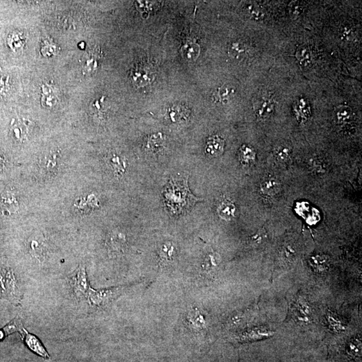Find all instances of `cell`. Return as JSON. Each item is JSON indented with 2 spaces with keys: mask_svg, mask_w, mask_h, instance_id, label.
<instances>
[{
  "mask_svg": "<svg viewBox=\"0 0 362 362\" xmlns=\"http://www.w3.org/2000/svg\"><path fill=\"white\" fill-rule=\"evenodd\" d=\"M55 103H56V97L54 95L52 87L44 86L42 89V104H44L45 106L48 108H51L54 106Z\"/></svg>",
  "mask_w": 362,
  "mask_h": 362,
  "instance_id": "cell-32",
  "label": "cell"
},
{
  "mask_svg": "<svg viewBox=\"0 0 362 362\" xmlns=\"http://www.w3.org/2000/svg\"><path fill=\"white\" fill-rule=\"evenodd\" d=\"M20 332L22 333L24 342L31 351L44 359H50V355L38 337L28 333L24 328Z\"/></svg>",
  "mask_w": 362,
  "mask_h": 362,
  "instance_id": "cell-6",
  "label": "cell"
},
{
  "mask_svg": "<svg viewBox=\"0 0 362 362\" xmlns=\"http://www.w3.org/2000/svg\"><path fill=\"white\" fill-rule=\"evenodd\" d=\"M58 152H51L47 153L40 161L41 168L47 173H52L57 170Z\"/></svg>",
  "mask_w": 362,
  "mask_h": 362,
  "instance_id": "cell-20",
  "label": "cell"
},
{
  "mask_svg": "<svg viewBox=\"0 0 362 362\" xmlns=\"http://www.w3.org/2000/svg\"><path fill=\"white\" fill-rule=\"evenodd\" d=\"M309 264L316 273H322L328 270L330 260L326 255L316 254L310 257Z\"/></svg>",
  "mask_w": 362,
  "mask_h": 362,
  "instance_id": "cell-19",
  "label": "cell"
},
{
  "mask_svg": "<svg viewBox=\"0 0 362 362\" xmlns=\"http://www.w3.org/2000/svg\"><path fill=\"white\" fill-rule=\"evenodd\" d=\"M275 156L278 161L285 162L291 157V149L287 145H280L275 150Z\"/></svg>",
  "mask_w": 362,
  "mask_h": 362,
  "instance_id": "cell-28",
  "label": "cell"
},
{
  "mask_svg": "<svg viewBox=\"0 0 362 362\" xmlns=\"http://www.w3.org/2000/svg\"><path fill=\"white\" fill-rule=\"evenodd\" d=\"M281 189V183L274 176H267L260 183V192L264 196H275L279 193Z\"/></svg>",
  "mask_w": 362,
  "mask_h": 362,
  "instance_id": "cell-12",
  "label": "cell"
},
{
  "mask_svg": "<svg viewBox=\"0 0 362 362\" xmlns=\"http://www.w3.org/2000/svg\"><path fill=\"white\" fill-rule=\"evenodd\" d=\"M268 240V234H267L266 230L261 229L257 232L254 235L251 236L249 242L251 246L253 247L262 246Z\"/></svg>",
  "mask_w": 362,
  "mask_h": 362,
  "instance_id": "cell-29",
  "label": "cell"
},
{
  "mask_svg": "<svg viewBox=\"0 0 362 362\" xmlns=\"http://www.w3.org/2000/svg\"><path fill=\"white\" fill-rule=\"evenodd\" d=\"M248 13L250 14L251 16H252V18H260V12L259 11L258 9H256V8H254L253 6H250V7H248Z\"/></svg>",
  "mask_w": 362,
  "mask_h": 362,
  "instance_id": "cell-38",
  "label": "cell"
},
{
  "mask_svg": "<svg viewBox=\"0 0 362 362\" xmlns=\"http://www.w3.org/2000/svg\"><path fill=\"white\" fill-rule=\"evenodd\" d=\"M347 352L353 358H358L361 354V343L360 339H353L349 341L347 347Z\"/></svg>",
  "mask_w": 362,
  "mask_h": 362,
  "instance_id": "cell-30",
  "label": "cell"
},
{
  "mask_svg": "<svg viewBox=\"0 0 362 362\" xmlns=\"http://www.w3.org/2000/svg\"><path fill=\"white\" fill-rule=\"evenodd\" d=\"M100 51L97 49H93L84 54L81 60L83 73L90 74L96 71L100 66Z\"/></svg>",
  "mask_w": 362,
  "mask_h": 362,
  "instance_id": "cell-7",
  "label": "cell"
},
{
  "mask_svg": "<svg viewBox=\"0 0 362 362\" xmlns=\"http://www.w3.org/2000/svg\"><path fill=\"white\" fill-rule=\"evenodd\" d=\"M126 240L125 236L120 232H114L109 237L107 244L113 253H121L125 246Z\"/></svg>",
  "mask_w": 362,
  "mask_h": 362,
  "instance_id": "cell-17",
  "label": "cell"
},
{
  "mask_svg": "<svg viewBox=\"0 0 362 362\" xmlns=\"http://www.w3.org/2000/svg\"><path fill=\"white\" fill-rule=\"evenodd\" d=\"M24 40L23 34L19 32H14L8 38V44L12 50L16 51L23 47Z\"/></svg>",
  "mask_w": 362,
  "mask_h": 362,
  "instance_id": "cell-26",
  "label": "cell"
},
{
  "mask_svg": "<svg viewBox=\"0 0 362 362\" xmlns=\"http://www.w3.org/2000/svg\"><path fill=\"white\" fill-rule=\"evenodd\" d=\"M188 108L181 105H175L168 110L167 118L172 123H182L187 120L189 116Z\"/></svg>",
  "mask_w": 362,
  "mask_h": 362,
  "instance_id": "cell-14",
  "label": "cell"
},
{
  "mask_svg": "<svg viewBox=\"0 0 362 362\" xmlns=\"http://www.w3.org/2000/svg\"><path fill=\"white\" fill-rule=\"evenodd\" d=\"M200 53V47L195 42L186 43L181 49L180 54L183 58L187 61H195Z\"/></svg>",
  "mask_w": 362,
  "mask_h": 362,
  "instance_id": "cell-21",
  "label": "cell"
},
{
  "mask_svg": "<svg viewBox=\"0 0 362 362\" xmlns=\"http://www.w3.org/2000/svg\"><path fill=\"white\" fill-rule=\"evenodd\" d=\"M235 95V88L229 84H225L215 91L213 95V100L216 104H226L234 98Z\"/></svg>",
  "mask_w": 362,
  "mask_h": 362,
  "instance_id": "cell-11",
  "label": "cell"
},
{
  "mask_svg": "<svg viewBox=\"0 0 362 362\" xmlns=\"http://www.w3.org/2000/svg\"><path fill=\"white\" fill-rule=\"evenodd\" d=\"M271 333L264 332L261 330H254L251 333H244L239 337L240 341H250L258 340V339L264 338V337L270 336Z\"/></svg>",
  "mask_w": 362,
  "mask_h": 362,
  "instance_id": "cell-31",
  "label": "cell"
},
{
  "mask_svg": "<svg viewBox=\"0 0 362 362\" xmlns=\"http://www.w3.org/2000/svg\"><path fill=\"white\" fill-rule=\"evenodd\" d=\"M239 362H240V361H239Z\"/></svg>",
  "mask_w": 362,
  "mask_h": 362,
  "instance_id": "cell-40",
  "label": "cell"
},
{
  "mask_svg": "<svg viewBox=\"0 0 362 362\" xmlns=\"http://www.w3.org/2000/svg\"><path fill=\"white\" fill-rule=\"evenodd\" d=\"M0 292L4 297L10 301L14 302L20 301L19 284L15 274L10 268L0 269Z\"/></svg>",
  "mask_w": 362,
  "mask_h": 362,
  "instance_id": "cell-2",
  "label": "cell"
},
{
  "mask_svg": "<svg viewBox=\"0 0 362 362\" xmlns=\"http://www.w3.org/2000/svg\"><path fill=\"white\" fill-rule=\"evenodd\" d=\"M336 119L339 124H345L352 120L353 112L349 107L339 106L336 110Z\"/></svg>",
  "mask_w": 362,
  "mask_h": 362,
  "instance_id": "cell-24",
  "label": "cell"
},
{
  "mask_svg": "<svg viewBox=\"0 0 362 362\" xmlns=\"http://www.w3.org/2000/svg\"><path fill=\"white\" fill-rule=\"evenodd\" d=\"M30 246L31 252L36 258H40L41 256H44L46 248L42 242H39L38 240H32Z\"/></svg>",
  "mask_w": 362,
  "mask_h": 362,
  "instance_id": "cell-35",
  "label": "cell"
},
{
  "mask_svg": "<svg viewBox=\"0 0 362 362\" xmlns=\"http://www.w3.org/2000/svg\"><path fill=\"white\" fill-rule=\"evenodd\" d=\"M254 109L258 118L267 119L273 114L275 104L272 99L264 98L254 104Z\"/></svg>",
  "mask_w": 362,
  "mask_h": 362,
  "instance_id": "cell-10",
  "label": "cell"
},
{
  "mask_svg": "<svg viewBox=\"0 0 362 362\" xmlns=\"http://www.w3.org/2000/svg\"><path fill=\"white\" fill-rule=\"evenodd\" d=\"M164 139L162 137L161 133L152 135L148 142V148L150 151L156 152L159 151L164 145Z\"/></svg>",
  "mask_w": 362,
  "mask_h": 362,
  "instance_id": "cell-33",
  "label": "cell"
},
{
  "mask_svg": "<svg viewBox=\"0 0 362 362\" xmlns=\"http://www.w3.org/2000/svg\"><path fill=\"white\" fill-rule=\"evenodd\" d=\"M281 256L284 260L291 262L296 256V250L291 245L287 244L283 247L281 250Z\"/></svg>",
  "mask_w": 362,
  "mask_h": 362,
  "instance_id": "cell-36",
  "label": "cell"
},
{
  "mask_svg": "<svg viewBox=\"0 0 362 362\" xmlns=\"http://www.w3.org/2000/svg\"><path fill=\"white\" fill-rule=\"evenodd\" d=\"M18 202L13 193L6 192L0 195V215L8 216L18 210Z\"/></svg>",
  "mask_w": 362,
  "mask_h": 362,
  "instance_id": "cell-8",
  "label": "cell"
},
{
  "mask_svg": "<svg viewBox=\"0 0 362 362\" xmlns=\"http://www.w3.org/2000/svg\"><path fill=\"white\" fill-rule=\"evenodd\" d=\"M329 326L334 332L339 333L344 331L345 326L343 323L339 320L338 316L335 315L334 314L331 313L328 314V318Z\"/></svg>",
  "mask_w": 362,
  "mask_h": 362,
  "instance_id": "cell-34",
  "label": "cell"
},
{
  "mask_svg": "<svg viewBox=\"0 0 362 362\" xmlns=\"http://www.w3.org/2000/svg\"><path fill=\"white\" fill-rule=\"evenodd\" d=\"M28 131V125L23 121H17L11 127L12 134L17 141H24L27 135Z\"/></svg>",
  "mask_w": 362,
  "mask_h": 362,
  "instance_id": "cell-25",
  "label": "cell"
},
{
  "mask_svg": "<svg viewBox=\"0 0 362 362\" xmlns=\"http://www.w3.org/2000/svg\"><path fill=\"white\" fill-rule=\"evenodd\" d=\"M220 263V256L216 253L207 255L203 264V271L208 275H213Z\"/></svg>",
  "mask_w": 362,
  "mask_h": 362,
  "instance_id": "cell-23",
  "label": "cell"
},
{
  "mask_svg": "<svg viewBox=\"0 0 362 362\" xmlns=\"http://www.w3.org/2000/svg\"><path fill=\"white\" fill-rule=\"evenodd\" d=\"M239 159L242 165L245 166L252 165L256 160V152L253 148L248 146H243L240 150Z\"/></svg>",
  "mask_w": 362,
  "mask_h": 362,
  "instance_id": "cell-22",
  "label": "cell"
},
{
  "mask_svg": "<svg viewBox=\"0 0 362 362\" xmlns=\"http://www.w3.org/2000/svg\"><path fill=\"white\" fill-rule=\"evenodd\" d=\"M122 290L123 287H114L96 291L90 288L86 299H88L91 305L103 307L108 305L113 300L118 297Z\"/></svg>",
  "mask_w": 362,
  "mask_h": 362,
  "instance_id": "cell-3",
  "label": "cell"
},
{
  "mask_svg": "<svg viewBox=\"0 0 362 362\" xmlns=\"http://www.w3.org/2000/svg\"><path fill=\"white\" fill-rule=\"evenodd\" d=\"M4 166V160L2 159L1 156H0V170L2 169V167Z\"/></svg>",
  "mask_w": 362,
  "mask_h": 362,
  "instance_id": "cell-39",
  "label": "cell"
},
{
  "mask_svg": "<svg viewBox=\"0 0 362 362\" xmlns=\"http://www.w3.org/2000/svg\"><path fill=\"white\" fill-rule=\"evenodd\" d=\"M129 77L133 85L139 87H144L154 81L155 71L151 64L137 63L131 69Z\"/></svg>",
  "mask_w": 362,
  "mask_h": 362,
  "instance_id": "cell-4",
  "label": "cell"
},
{
  "mask_svg": "<svg viewBox=\"0 0 362 362\" xmlns=\"http://www.w3.org/2000/svg\"><path fill=\"white\" fill-rule=\"evenodd\" d=\"M187 322L191 329L195 332H201L205 329L204 316L201 314L198 309L191 310L187 318Z\"/></svg>",
  "mask_w": 362,
  "mask_h": 362,
  "instance_id": "cell-16",
  "label": "cell"
},
{
  "mask_svg": "<svg viewBox=\"0 0 362 362\" xmlns=\"http://www.w3.org/2000/svg\"><path fill=\"white\" fill-rule=\"evenodd\" d=\"M236 206L233 202L228 199H224L217 207L218 215L226 221H230L235 217Z\"/></svg>",
  "mask_w": 362,
  "mask_h": 362,
  "instance_id": "cell-18",
  "label": "cell"
},
{
  "mask_svg": "<svg viewBox=\"0 0 362 362\" xmlns=\"http://www.w3.org/2000/svg\"><path fill=\"white\" fill-rule=\"evenodd\" d=\"M107 164L117 176H122L127 167V161L120 154L110 153L106 157Z\"/></svg>",
  "mask_w": 362,
  "mask_h": 362,
  "instance_id": "cell-9",
  "label": "cell"
},
{
  "mask_svg": "<svg viewBox=\"0 0 362 362\" xmlns=\"http://www.w3.org/2000/svg\"><path fill=\"white\" fill-rule=\"evenodd\" d=\"M175 254V246L170 242L164 243L160 247L159 250H158L160 264L166 265L170 264L173 260Z\"/></svg>",
  "mask_w": 362,
  "mask_h": 362,
  "instance_id": "cell-15",
  "label": "cell"
},
{
  "mask_svg": "<svg viewBox=\"0 0 362 362\" xmlns=\"http://www.w3.org/2000/svg\"><path fill=\"white\" fill-rule=\"evenodd\" d=\"M247 47L242 42H236L230 47L229 55L232 58L240 59L246 55Z\"/></svg>",
  "mask_w": 362,
  "mask_h": 362,
  "instance_id": "cell-27",
  "label": "cell"
},
{
  "mask_svg": "<svg viewBox=\"0 0 362 362\" xmlns=\"http://www.w3.org/2000/svg\"><path fill=\"white\" fill-rule=\"evenodd\" d=\"M166 206L172 214L191 209L199 199L189 190L187 178L171 177L164 191Z\"/></svg>",
  "mask_w": 362,
  "mask_h": 362,
  "instance_id": "cell-1",
  "label": "cell"
},
{
  "mask_svg": "<svg viewBox=\"0 0 362 362\" xmlns=\"http://www.w3.org/2000/svg\"><path fill=\"white\" fill-rule=\"evenodd\" d=\"M70 283L74 295L77 299H86L91 287L85 267L81 265L78 267L72 275Z\"/></svg>",
  "mask_w": 362,
  "mask_h": 362,
  "instance_id": "cell-5",
  "label": "cell"
},
{
  "mask_svg": "<svg viewBox=\"0 0 362 362\" xmlns=\"http://www.w3.org/2000/svg\"><path fill=\"white\" fill-rule=\"evenodd\" d=\"M224 148L225 141L218 135H213L207 141L205 151L211 157H218L223 154Z\"/></svg>",
  "mask_w": 362,
  "mask_h": 362,
  "instance_id": "cell-13",
  "label": "cell"
},
{
  "mask_svg": "<svg viewBox=\"0 0 362 362\" xmlns=\"http://www.w3.org/2000/svg\"><path fill=\"white\" fill-rule=\"evenodd\" d=\"M56 45L53 44V42H49L48 40L44 41L41 52L44 56H52V55L57 54Z\"/></svg>",
  "mask_w": 362,
  "mask_h": 362,
  "instance_id": "cell-37",
  "label": "cell"
}]
</instances>
